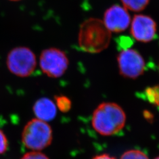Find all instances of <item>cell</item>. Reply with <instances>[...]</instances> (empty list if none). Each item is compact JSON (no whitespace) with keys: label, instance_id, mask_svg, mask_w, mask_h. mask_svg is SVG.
Returning <instances> with one entry per match:
<instances>
[{"label":"cell","instance_id":"1","mask_svg":"<svg viewBox=\"0 0 159 159\" xmlns=\"http://www.w3.org/2000/svg\"><path fill=\"white\" fill-rule=\"evenodd\" d=\"M126 115L123 109L117 103L103 102L94 110L91 125L97 133L102 136H111L123 129Z\"/></svg>","mask_w":159,"mask_h":159},{"label":"cell","instance_id":"2","mask_svg":"<svg viewBox=\"0 0 159 159\" xmlns=\"http://www.w3.org/2000/svg\"><path fill=\"white\" fill-rule=\"evenodd\" d=\"M111 38L103 21L95 18L86 20L80 28L78 42L80 48L89 53H98L108 47Z\"/></svg>","mask_w":159,"mask_h":159},{"label":"cell","instance_id":"3","mask_svg":"<svg viewBox=\"0 0 159 159\" xmlns=\"http://www.w3.org/2000/svg\"><path fill=\"white\" fill-rule=\"evenodd\" d=\"M52 130L48 122L34 118L23 129L21 140L24 146L31 151H41L51 145Z\"/></svg>","mask_w":159,"mask_h":159},{"label":"cell","instance_id":"4","mask_svg":"<svg viewBox=\"0 0 159 159\" xmlns=\"http://www.w3.org/2000/svg\"><path fill=\"white\" fill-rule=\"evenodd\" d=\"M7 66L12 74L20 77H27L36 68L37 58L33 51L29 48L16 47L8 53Z\"/></svg>","mask_w":159,"mask_h":159},{"label":"cell","instance_id":"5","mask_svg":"<svg viewBox=\"0 0 159 159\" xmlns=\"http://www.w3.org/2000/svg\"><path fill=\"white\" fill-rule=\"evenodd\" d=\"M69 60L64 51L56 48H47L41 52L40 67L47 76L57 79L63 76L68 69Z\"/></svg>","mask_w":159,"mask_h":159},{"label":"cell","instance_id":"6","mask_svg":"<svg viewBox=\"0 0 159 159\" xmlns=\"http://www.w3.org/2000/svg\"><path fill=\"white\" fill-rule=\"evenodd\" d=\"M119 73L123 77L136 79L142 75L145 62L142 55L134 49L123 50L117 57Z\"/></svg>","mask_w":159,"mask_h":159},{"label":"cell","instance_id":"7","mask_svg":"<svg viewBox=\"0 0 159 159\" xmlns=\"http://www.w3.org/2000/svg\"><path fill=\"white\" fill-rule=\"evenodd\" d=\"M157 30L156 23L148 16L139 14L133 18L131 25V34L137 41L148 43L153 40Z\"/></svg>","mask_w":159,"mask_h":159},{"label":"cell","instance_id":"8","mask_svg":"<svg viewBox=\"0 0 159 159\" xmlns=\"http://www.w3.org/2000/svg\"><path fill=\"white\" fill-rule=\"evenodd\" d=\"M103 22L110 31L120 33L130 25V16L124 7L114 5L105 12Z\"/></svg>","mask_w":159,"mask_h":159},{"label":"cell","instance_id":"9","mask_svg":"<svg viewBox=\"0 0 159 159\" xmlns=\"http://www.w3.org/2000/svg\"><path fill=\"white\" fill-rule=\"evenodd\" d=\"M33 110L35 118L46 122L52 120L57 115V108L55 102L46 97L37 100L34 104Z\"/></svg>","mask_w":159,"mask_h":159},{"label":"cell","instance_id":"10","mask_svg":"<svg viewBox=\"0 0 159 159\" xmlns=\"http://www.w3.org/2000/svg\"><path fill=\"white\" fill-rule=\"evenodd\" d=\"M127 10L134 12L141 11L148 6L150 0H120Z\"/></svg>","mask_w":159,"mask_h":159},{"label":"cell","instance_id":"11","mask_svg":"<svg viewBox=\"0 0 159 159\" xmlns=\"http://www.w3.org/2000/svg\"><path fill=\"white\" fill-rule=\"evenodd\" d=\"M144 95L148 102L159 107V85H154L146 89Z\"/></svg>","mask_w":159,"mask_h":159},{"label":"cell","instance_id":"12","mask_svg":"<svg viewBox=\"0 0 159 159\" xmlns=\"http://www.w3.org/2000/svg\"><path fill=\"white\" fill-rule=\"evenodd\" d=\"M54 101L57 109L62 113H68L71 108L72 102L68 97L57 96L54 98Z\"/></svg>","mask_w":159,"mask_h":159},{"label":"cell","instance_id":"13","mask_svg":"<svg viewBox=\"0 0 159 159\" xmlns=\"http://www.w3.org/2000/svg\"><path fill=\"white\" fill-rule=\"evenodd\" d=\"M120 159H149L148 156L139 150H130L126 151L121 156Z\"/></svg>","mask_w":159,"mask_h":159},{"label":"cell","instance_id":"14","mask_svg":"<svg viewBox=\"0 0 159 159\" xmlns=\"http://www.w3.org/2000/svg\"><path fill=\"white\" fill-rule=\"evenodd\" d=\"M21 159H50L41 151H30L25 154Z\"/></svg>","mask_w":159,"mask_h":159},{"label":"cell","instance_id":"15","mask_svg":"<svg viewBox=\"0 0 159 159\" xmlns=\"http://www.w3.org/2000/svg\"><path fill=\"white\" fill-rule=\"evenodd\" d=\"M8 148V140L4 133L0 130V154L5 153Z\"/></svg>","mask_w":159,"mask_h":159},{"label":"cell","instance_id":"16","mask_svg":"<svg viewBox=\"0 0 159 159\" xmlns=\"http://www.w3.org/2000/svg\"><path fill=\"white\" fill-rule=\"evenodd\" d=\"M132 44V41L129 37L123 36L119 39V45L122 48V50L127 49Z\"/></svg>","mask_w":159,"mask_h":159},{"label":"cell","instance_id":"17","mask_svg":"<svg viewBox=\"0 0 159 159\" xmlns=\"http://www.w3.org/2000/svg\"><path fill=\"white\" fill-rule=\"evenodd\" d=\"M92 159H116L108 154L103 153L97 155Z\"/></svg>","mask_w":159,"mask_h":159},{"label":"cell","instance_id":"18","mask_svg":"<svg viewBox=\"0 0 159 159\" xmlns=\"http://www.w3.org/2000/svg\"><path fill=\"white\" fill-rule=\"evenodd\" d=\"M155 159H159V157H156Z\"/></svg>","mask_w":159,"mask_h":159},{"label":"cell","instance_id":"19","mask_svg":"<svg viewBox=\"0 0 159 159\" xmlns=\"http://www.w3.org/2000/svg\"><path fill=\"white\" fill-rule=\"evenodd\" d=\"M11 1H19V0H11Z\"/></svg>","mask_w":159,"mask_h":159}]
</instances>
